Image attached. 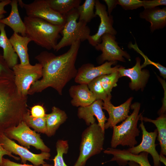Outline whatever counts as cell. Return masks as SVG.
Segmentation results:
<instances>
[{"label": "cell", "mask_w": 166, "mask_h": 166, "mask_svg": "<svg viewBox=\"0 0 166 166\" xmlns=\"http://www.w3.org/2000/svg\"><path fill=\"white\" fill-rule=\"evenodd\" d=\"M56 147L57 154L52 159L54 162L53 166H68L65 163L63 156L68 152L69 145L68 140H59L56 142Z\"/></svg>", "instance_id": "30"}, {"label": "cell", "mask_w": 166, "mask_h": 166, "mask_svg": "<svg viewBox=\"0 0 166 166\" xmlns=\"http://www.w3.org/2000/svg\"><path fill=\"white\" fill-rule=\"evenodd\" d=\"M4 14L0 15V21L1 19L4 18Z\"/></svg>", "instance_id": "43"}, {"label": "cell", "mask_w": 166, "mask_h": 166, "mask_svg": "<svg viewBox=\"0 0 166 166\" xmlns=\"http://www.w3.org/2000/svg\"><path fill=\"white\" fill-rule=\"evenodd\" d=\"M132 97H130L120 105L115 106L108 99L103 101V109L106 110L109 115V118L105 124V129L112 128L118 123L124 121L128 116Z\"/></svg>", "instance_id": "16"}, {"label": "cell", "mask_w": 166, "mask_h": 166, "mask_svg": "<svg viewBox=\"0 0 166 166\" xmlns=\"http://www.w3.org/2000/svg\"><path fill=\"white\" fill-rule=\"evenodd\" d=\"M105 133L96 122L83 131L79 155L74 166H85L90 158L101 152L103 149Z\"/></svg>", "instance_id": "5"}, {"label": "cell", "mask_w": 166, "mask_h": 166, "mask_svg": "<svg viewBox=\"0 0 166 166\" xmlns=\"http://www.w3.org/2000/svg\"><path fill=\"white\" fill-rule=\"evenodd\" d=\"M129 48L133 49L135 51L140 53L144 57V63L141 65L142 68L145 67L148 65H152L154 66L159 71L160 75L164 79L166 78V68L158 63L154 62L149 60L147 56L139 49L137 45L135 42L134 44L131 42L129 43L128 46Z\"/></svg>", "instance_id": "32"}, {"label": "cell", "mask_w": 166, "mask_h": 166, "mask_svg": "<svg viewBox=\"0 0 166 166\" xmlns=\"http://www.w3.org/2000/svg\"><path fill=\"white\" fill-rule=\"evenodd\" d=\"M9 39L14 51L20 58V64H30L28 45L32 41L31 39L26 36H23L15 32Z\"/></svg>", "instance_id": "22"}, {"label": "cell", "mask_w": 166, "mask_h": 166, "mask_svg": "<svg viewBox=\"0 0 166 166\" xmlns=\"http://www.w3.org/2000/svg\"><path fill=\"white\" fill-rule=\"evenodd\" d=\"M165 0H152L142 1V6L144 9L157 7L160 5H166Z\"/></svg>", "instance_id": "35"}, {"label": "cell", "mask_w": 166, "mask_h": 166, "mask_svg": "<svg viewBox=\"0 0 166 166\" xmlns=\"http://www.w3.org/2000/svg\"><path fill=\"white\" fill-rule=\"evenodd\" d=\"M104 1L105 2L108 6V13L109 15H111V14L113 10L115 8L117 3V0H104Z\"/></svg>", "instance_id": "39"}, {"label": "cell", "mask_w": 166, "mask_h": 166, "mask_svg": "<svg viewBox=\"0 0 166 166\" xmlns=\"http://www.w3.org/2000/svg\"><path fill=\"white\" fill-rule=\"evenodd\" d=\"M129 166H140L138 163L133 161H129L127 163Z\"/></svg>", "instance_id": "42"}, {"label": "cell", "mask_w": 166, "mask_h": 166, "mask_svg": "<svg viewBox=\"0 0 166 166\" xmlns=\"http://www.w3.org/2000/svg\"><path fill=\"white\" fill-rule=\"evenodd\" d=\"M6 155L13 158L17 160H20V157L14 156L11 153L6 151L3 148L0 144V166H3L2 159L3 156Z\"/></svg>", "instance_id": "38"}, {"label": "cell", "mask_w": 166, "mask_h": 166, "mask_svg": "<svg viewBox=\"0 0 166 166\" xmlns=\"http://www.w3.org/2000/svg\"><path fill=\"white\" fill-rule=\"evenodd\" d=\"M103 102L102 100H96L91 105L84 107H79L77 110L78 118L83 119L88 126L95 122L97 118L98 125L105 132V124L107 119L102 110Z\"/></svg>", "instance_id": "17"}, {"label": "cell", "mask_w": 166, "mask_h": 166, "mask_svg": "<svg viewBox=\"0 0 166 166\" xmlns=\"http://www.w3.org/2000/svg\"><path fill=\"white\" fill-rule=\"evenodd\" d=\"M10 77H14L13 71L7 65L3 55L0 54V78Z\"/></svg>", "instance_id": "34"}, {"label": "cell", "mask_w": 166, "mask_h": 166, "mask_svg": "<svg viewBox=\"0 0 166 166\" xmlns=\"http://www.w3.org/2000/svg\"><path fill=\"white\" fill-rule=\"evenodd\" d=\"M4 134L11 140H16L21 146L28 149L32 146L42 152H49L50 151L40 134L31 130L23 121L17 126L7 129Z\"/></svg>", "instance_id": "8"}, {"label": "cell", "mask_w": 166, "mask_h": 166, "mask_svg": "<svg viewBox=\"0 0 166 166\" xmlns=\"http://www.w3.org/2000/svg\"><path fill=\"white\" fill-rule=\"evenodd\" d=\"M69 93L72 98V105L77 107L88 106L96 100L86 84H79L70 87Z\"/></svg>", "instance_id": "19"}, {"label": "cell", "mask_w": 166, "mask_h": 166, "mask_svg": "<svg viewBox=\"0 0 166 166\" xmlns=\"http://www.w3.org/2000/svg\"><path fill=\"white\" fill-rule=\"evenodd\" d=\"M31 115L34 117H42L45 116L46 114L44 108L40 105H36L33 106L31 109Z\"/></svg>", "instance_id": "36"}, {"label": "cell", "mask_w": 166, "mask_h": 166, "mask_svg": "<svg viewBox=\"0 0 166 166\" xmlns=\"http://www.w3.org/2000/svg\"><path fill=\"white\" fill-rule=\"evenodd\" d=\"M3 166H53L52 164H45L39 166L29 165L26 164H20L11 161L9 159L3 158Z\"/></svg>", "instance_id": "37"}, {"label": "cell", "mask_w": 166, "mask_h": 166, "mask_svg": "<svg viewBox=\"0 0 166 166\" xmlns=\"http://www.w3.org/2000/svg\"><path fill=\"white\" fill-rule=\"evenodd\" d=\"M46 135L51 137L53 136L60 126L64 123L67 118L65 111L54 106L50 113L46 114Z\"/></svg>", "instance_id": "23"}, {"label": "cell", "mask_w": 166, "mask_h": 166, "mask_svg": "<svg viewBox=\"0 0 166 166\" xmlns=\"http://www.w3.org/2000/svg\"><path fill=\"white\" fill-rule=\"evenodd\" d=\"M159 160L160 162L163 163L165 166L166 164V158L164 156L159 155Z\"/></svg>", "instance_id": "41"}, {"label": "cell", "mask_w": 166, "mask_h": 166, "mask_svg": "<svg viewBox=\"0 0 166 166\" xmlns=\"http://www.w3.org/2000/svg\"><path fill=\"white\" fill-rule=\"evenodd\" d=\"M117 3L125 10H132L142 6V1L139 0H117Z\"/></svg>", "instance_id": "33"}, {"label": "cell", "mask_w": 166, "mask_h": 166, "mask_svg": "<svg viewBox=\"0 0 166 166\" xmlns=\"http://www.w3.org/2000/svg\"><path fill=\"white\" fill-rule=\"evenodd\" d=\"M117 62V61H106L101 65L96 67L90 63L84 64L77 70L74 78L75 81L79 84L87 85L98 77L117 71L120 65L112 67V65L116 64Z\"/></svg>", "instance_id": "12"}, {"label": "cell", "mask_w": 166, "mask_h": 166, "mask_svg": "<svg viewBox=\"0 0 166 166\" xmlns=\"http://www.w3.org/2000/svg\"><path fill=\"white\" fill-rule=\"evenodd\" d=\"M136 60V64L132 68L125 69L120 66L117 71L121 77L126 76L130 78L131 81L129 83V86L132 90L137 91L141 89L142 90L148 81L150 74L148 70H142L140 59L137 57Z\"/></svg>", "instance_id": "15"}, {"label": "cell", "mask_w": 166, "mask_h": 166, "mask_svg": "<svg viewBox=\"0 0 166 166\" xmlns=\"http://www.w3.org/2000/svg\"><path fill=\"white\" fill-rule=\"evenodd\" d=\"M1 1V0H0V2Z\"/></svg>", "instance_id": "44"}, {"label": "cell", "mask_w": 166, "mask_h": 166, "mask_svg": "<svg viewBox=\"0 0 166 166\" xmlns=\"http://www.w3.org/2000/svg\"><path fill=\"white\" fill-rule=\"evenodd\" d=\"M11 0H1L0 2V15L6 14L7 12L5 10L4 7L8 4H10Z\"/></svg>", "instance_id": "40"}, {"label": "cell", "mask_w": 166, "mask_h": 166, "mask_svg": "<svg viewBox=\"0 0 166 166\" xmlns=\"http://www.w3.org/2000/svg\"><path fill=\"white\" fill-rule=\"evenodd\" d=\"M22 121L29 127L33 128L38 132L46 134V126L45 116L42 117H32L29 111L24 114Z\"/></svg>", "instance_id": "28"}, {"label": "cell", "mask_w": 166, "mask_h": 166, "mask_svg": "<svg viewBox=\"0 0 166 166\" xmlns=\"http://www.w3.org/2000/svg\"><path fill=\"white\" fill-rule=\"evenodd\" d=\"M27 98L18 93L14 77L0 78V135L22 121Z\"/></svg>", "instance_id": "2"}, {"label": "cell", "mask_w": 166, "mask_h": 166, "mask_svg": "<svg viewBox=\"0 0 166 166\" xmlns=\"http://www.w3.org/2000/svg\"><path fill=\"white\" fill-rule=\"evenodd\" d=\"M95 2V0H85L76 9L79 14V21L87 24L96 17L94 11Z\"/></svg>", "instance_id": "27"}, {"label": "cell", "mask_w": 166, "mask_h": 166, "mask_svg": "<svg viewBox=\"0 0 166 166\" xmlns=\"http://www.w3.org/2000/svg\"><path fill=\"white\" fill-rule=\"evenodd\" d=\"M140 118L146 122L153 123L157 128L158 132L157 140L159 142L161 150L160 154L166 155V116L165 113L160 115L156 120H152L142 115Z\"/></svg>", "instance_id": "25"}, {"label": "cell", "mask_w": 166, "mask_h": 166, "mask_svg": "<svg viewBox=\"0 0 166 166\" xmlns=\"http://www.w3.org/2000/svg\"><path fill=\"white\" fill-rule=\"evenodd\" d=\"M18 4L25 10L27 16L42 19L52 24L64 26L65 15H62L53 10L46 0H35L29 4L18 0Z\"/></svg>", "instance_id": "9"}, {"label": "cell", "mask_w": 166, "mask_h": 166, "mask_svg": "<svg viewBox=\"0 0 166 166\" xmlns=\"http://www.w3.org/2000/svg\"><path fill=\"white\" fill-rule=\"evenodd\" d=\"M116 39L115 35L105 34L102 36L101 42L94 47L97 50L102 52L98 58L99 63H102L106 61L125 62L124 57L130 61V55L119 46Z\"/></svg>", "instance_id": "10"}, {"label": "cell", "mask_w": 166, "mask_h": 166, "mask_svg": "<svg viewBox=\"0 0 166 166\" xmlns=\"http://www.w3.org/2000/svg\"><path fill=\"white\" fill-rule=\"evenodd\" d=\"M0 144L7 151L18 155L23 164H26L28 161L34 165H42L46 163L44 160H49L51 156L48 152H42L40 154H34L27 148L17 144L4 134L0 135Z\"/></svg>", "instance_id": "11"}, {"label": "cell", "mask_w": 166, "mask_h": 166, "mask_svg": "<svg viewBox=\"0 0 166 166\" xmlns=\"http://www.w3.org/2000/svg\"><path fill=\"white\" fill-rule=\"evenodd\" d=\"M140 107V103L137 102L131 105L130 108L133 110L131 114L121 124L113 127L111 148H116L117 146L121 145L131 148L137 144L136 137L139 136L140 133L137 124L142 115V113L139 114Z\"/></svg>", "instance_id": "4"}, {"label": "cell", "mask_w": 166, "mask_h": 166, "mask_svg": "<svg viewBox=\"0 0 166 166\" xmlns=\"http://www.w3.org/2000/svg\"><path fill=\"white\" fill-rule=\"evenodd\" d=\"M81 42L80 41L75 42L66 52L59 55L44 51L36 56L42 67V78L31 86L28 94L41 92L50 87L62 95L64 87L77 74L75 63Z\"/></svg>", "instance_id": "1"}, {"label": "cell", "mask_w": 166, "mask_h": 166, "mask_svg": "<svg viewBox=\"0 0 166 166\" xmlns=\"http://www.w3.org/2000/svg\"><path fill=\"white\" fill-rule=\"evenodd\" d=\"M104 152L111 154L113 156L109 161H116L120 165H125L129 161H134L140 166H152L148 159V153L140 152L138 155L132 154L125 149L121 150L109 148L104 150Z\"/></svg>", "instance_id": "18"}, {"label": "cell", "mask_w": 166, "mask_h": 166, "mask_svg": "<svg viewBox=\"0 0 166 166\" xmlns=\"http://www.w3.org/2000/svg\"><path fill=\"white\" fill-rule=\"evenodd\" d=\"M121 77L118 71L100 76L101 84L108 97H112L111 92L113 88L117 86V82Z\"/></svg>", "instance_id": "29"}, {"label": "cell", "mask_w": 166, "mask_h": 166, "mask_svg": "<svg viewBox=\"0 0 166 166\" xmlns=\"http://www.w3.org/2000/svg\"><path fill=\"white\" fill-rule=\"evenodd\" d=\"M140 17L150 22V29L153 32L166 25V8L158 7L144 9L140 14Z\"/></svg>", "instance_id": "20"}, {"label": "cell", "mask_w": 166, "mask_h": 166, "mask_svg": "<svg viewBox=\"0 0 166 166\" xmlns=\"http://www.w3.org/2000/svg\"><path fill=\"white\" fill-rule=\"evenodd\" d=\"M100 76L91 81L87 84L88 87L93 95L96 100H102L103 101L111 97L108 96L102 87Z\"/></svg>", "instance_id": "31"}, {"label": "cell", "mask_w": 166, "mask_h": 166, "mask_svg": "<svg viewBox=\"0 0 166 166\" xmlns=\"http://www.w3.org/2000/svg\"><path fill=\"white\" fill-rule=\"evenodd\" d=\"M17 0H12L10 4L11 10L9 15L0 21V22L6 25L11 28L14 32L21 34L23 36H26V27L24 22L19 14L18 10Z\"/></svg>", "instance_id": "21"}, {"label": "cell", "mask_w": 166, "mask_h": 166, "mask_svg": "<svg viewBox=\"0 0 166 166\" xmlns=\"http://www.w3.org/2000/svg\"><path fill=\"white\" fill-rule=\"evenodd\" d=\"M5 26L4 24L0 22V47L3 49L4 60L11 69L18 64V56L7 36Z\"/></svg>", "instance_id": "24"}, {"label": "cell", "mask_w": 166, "mask_h": 166, "mask_svg": "<svg viewBox=\"0 0 166 166\" xmlns=\"http://www.w3.org/2000/svg\"><path fill=\"white\" fill-rule=\"evenodd\" d=\"M95 7V15L99 17L101 22L97 32L94 35H90L87 39L89 43L94 47L101 42V38L104 34H109L115 35L117 34V31L113 27V17L108 14L105 5L99 0H96Z\"/></svg>", "instance_id": "13"}, {"label": "cell", "mask_w": 166, "mask_h": 166, "mask_svg": "<svg viewBox=\"0 0 166 166\" xmlns=\"http://www.w3.org/2000/svg\"><path fill=\"white\" fill-rule=\"evenodd\" d=\"M141 123L139 127L142 131V140L141 143L136 146L129 148L125 150L133 155H138L143 152L150 154L153 158L154 166H161L159 160V155L156 150L155 144L158 132L156 129L152 132H148L144 125L143 120L140 118Z\"/></svg>", "instance_id": "14"}, {"label": "cell", "mask_w": 166, "mask_h": 166, "mask_svg": "<svg viewBox=\"0 0 166 166\" xmlns=\"http://www.w3.org/2000/svg\"><path fill=\"white\" fill-rule=\"evenodd\" d=\"M14 81L18 94L27 97L31 86L42 77V67L39 63L34 65L17 64L13 68Z\"/></svg>", "instance_id": "7"}, {"label": "cell", "mask_w": 166, "mask_h": 166, "mask_svg": "<svg viewBox=\"0 0 166 166\" xmlns=\"http://www.w3.org/2000/svg\"><path fill=\"white\" fill-rule=\"evenodd\" d=\"M65 16V23L61 33L62 37L54 49L56 51L77 41L82 42L87 40L90 35V30L87 24L82 21L77 22L79 16L76 9L72 10Z\"/></svg>", "instance_id": "6"}, {"label": "cell", "mask_w": 166, "mask_h": 166, "mask_svg": "<svg viewBox=\"0 0 166 166\" xmlns=\"http://www.w3.org/2000/svg\"><path fill=\"white\" fill-rule=\"evenodd\" d=\"M23 22L26 36L37 45L54 50L64 26L53 25L42 19L27 16L25 17Z\"/></svg>", "instance_id": "3"}, {"label": "cell", "mask_w": 166, "mask_h": 166, "mask_svg": "<svg viewBox=\"0 0 166 166\" xmlns=\"http://www.w3.org/2000/svg\"><path fill=\"white\" fill-rule=\"evenodd\" d=\"M49 6L54 10L62 15H65L74 9H77L81 0H46Z\"/></svg>", "instance_id": "26"}]
</instances>
